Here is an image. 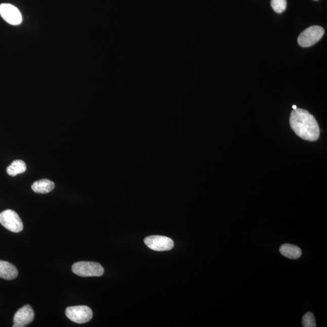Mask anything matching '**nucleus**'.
Masks as SVG:
<instances>
[{
  "mask_svg": "<svg viewBox=\"0 0 327 327\" xmlns=\"http://www.w3.org/2000/svg\"><path fill=\"white\" fill-rule=\"evenodd\" d=\"M290 124L295 134L305 140H318L320 129L314 117L307 110L296 109L292 111Z\"/></svg>",
  "mask_w": 327,
  "mask_h": 327,
  "instance_id": "1",
  "label": "nucleus"
},
{
  "mask_svg": "<svg viewBox=\"0 0 327 327\" xmlns=\"http://www.w3.org/2000/svg\"><path fill=\"white\" fill-rule=\"evenodd\" d=\"M72 270L76 275L81 277L101 276L104 272L102 265L97 262L80 261L72 267Z\"/></svg>",
  "mask_w": 327,
  "mask_h": 327,
  "instance_id": "2",
  "label": "nucleus"
},
{
  "mask_svg": "<svg viewBox=\"0 0 327 327\" xmlns=\"http://www.w3.org/2000/svg\"><path fill=\"white\" fill-rule=\"evenodd\" d=\"M325 33L323 27L313 26L304 30L298 38L299 46L302 48H308L318 42Z\"/></svg>",
  "mask_w": 327,
  "mask_h": 327,
  "instance_id": "3",
  "label": "nucleus"
},
{
  "mask_svg": "<svg viewBox=\"0 0 327 327\" xmlns=\"http://www.w3.org/2000/svg\"><path fill=\"white\" fill-rule=\"evenodd\" d=\"M0 224L12 232L19 233L23 230V222L19 215L12 210L0 213Z\"/></svg>",
  "mask_w": 327,
  "mask_h": 327,
  "instance_id": "4",
  "label": "nucleus"
},
{
  "mask_svg": "<svg viewBox=\"0 0 327 327\" xmlns=\"http://www.w3.org/2000/svg\"><path fill=\"white\" fill-rule=\"evenodd\" d=\"M65 314L68 318L77 323L88 322L93 317L91 308L86 305L67 307Z\"/></svg>",
  "mask_w": 327,
  "mask_h": 327,
  "instance_id": "5",
  "label": "nucleus"
},
{
  "mask_svg": "<svg viewBox=\"0 0 327 327\" xmlns=\"http://www.w3.org/2000/svg\"><path fill=\"white\" fill-rule=\"evenodd\" d=\"M0 15L11 25H19L22 22V15L19 9L11 4L3 3L0 5Z\"/></svg>",
  "mask_w": 327,
  "mask_h": 327,
  "instance_id": "6",
  "label": "nucleus"
},
{
  "mask_svg": "<svg viewBox=\"0 0 327 327\" xmlns=\"http://www.w3.org/2000/svg\"><path fill=\"white\" fill-rule=\"evenodd\" d=\"M146 246L153 251L162 252L170 251L174 248V242L168 237L150 236L144 239Z\"/></svg>",
  "mask_w": 327,
  "mask_h": 327,
  "instance_id": "7",
  "label": "nucleus"
},
{
  "mask_svg": "<svg viewBox=\"0 0 327 327\" xmlns=\"http://www.w3.org/2000/svg\"><path fill=\"white\" fill-rule=\"evenodd\" d=\"M35 313L29 305H24L15 314L13 319L14 327H24L33 321Z\"/></svg>",
  "mask_w": 327,
  "mask_h": 327,
  "instance_id": "8",
  "label": "nucleus"
},
{
  "mask_svg": "<svg viewBox=\"0 0 327 327\" xmlns=\"http://www.w3.org/2000/svg\"><path fill=\"white\" fill-rule=\"evenodd\" d=\"M16 267L9 262L0 260V277L6 280H13L18 276Z\"/></svg>",
  "mask_w": 327,
  "mask_h": 327,
  "instance_id": "9",
  "label": "nucleus"
},
{
  "mask_svg": "<svg viewBox=\"0 0 327 327\" xmlns=\"http://www.w3.org/2000/svg\"><path fill=\"white\" fill-rule=\"evenodd\" d=\"M279 252L283 257L291 260H297L302 255L301 250L299 247L290 243H284L280 246Z\"/></svg>",
  "mask_w": 327,
  "mask_h": 327,
  "instance_id": "10",
  "label": "nucleus"
},
{
  "mask_svg": "<svg viewBox=\"0 0 327 327\" xmlns=\"http://www.w3.org/2000/svg\"><path fill=\"white\" fill-rule=\"evenodd\" d=\"M54 188V182L48 180V179H43V180L37 181L32 185V189L34 192L37 193H48L53 190Z\"/></svg>",
  "mask_w": 327,
  "mask_h": 327,
  "instance_id": "11",
  "label": "nucleus"
},
{
  "mask_svg": "<svg viewBox=\"0 0 327 327\" xmlns=\"http://www.w3.org/2000/svg\"><path fill=\"white\" fill-rule=\"evenodd\" d=\"M26 169V163L22 160L18 159L11 163V165L6 169V172L11 177H15L17 175L25 172Z\"/></svg>",
  "mask_w": 327,
  "mask_h": 327,
  "instance_id": "12",
  "label": "nucleus"
},
{
  "mask_svg": "<svg viewBox=\"0 0 327 327\" xmlns=\"http://www.w3.org/2000/svg\"><path fill=\"white\" fill-rule=\"evenodd\" d=\"M271 8L277 14H281L287 8V0H271Z\"/></svg>",
  "mask_w": 327,
  "mask_h": 327,
  "instance_id": "13",
  "label": "nucleus"
},
{
  "mask_svg": "<svg viewBox=\"0 0 327 327\" xmlns=\"http://www.w3.org/2000/svg\"><path fill=\"white\" fill-rule=\"evenodd\" d=\"M302 326L304 327H316L315 317L311 312H308L302 317Z\"/></svg>",
  "mask_w": 327,
  "mask_h": 327,
  "instance_id": "14",
  "label": "nucleus"
},
{
  "mask_svg": "<svg viewBox=\"0 0 327 327\" xmlns=\"http://www.w3.org/2000/svg\"><path fill=\"white\" fill-rule=\"evenodd\" d=\"M292 107H293V109H294V110H296V109H297V106H295V105H294V106H293Z\"/></svg>",
  "mask_w": 327,
  "mask_h": 327,
  "instance_id": "15",
  "label": "nucleus"
},
{
  "mask_svg": "<svg viewBox=\"0 0 327 327\" xmlns=\"http://www.w3.org/2000/svg\"><path fill=\"white\" fill-rule=\"evenodd\" d=\"M314 1H317V0H314Z\"/></svg>",
  "mask_w": 327,
  "mask_h": 327,
  "instance_id": "16",
  "label": "nucleus"
}]
</instances>
